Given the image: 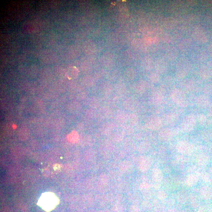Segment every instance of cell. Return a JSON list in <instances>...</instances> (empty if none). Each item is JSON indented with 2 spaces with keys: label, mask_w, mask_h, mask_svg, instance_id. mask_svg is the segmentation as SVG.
<instances>
[{
  "label": "cell",
  "mask_w": 212,
  "mask_h": 212,
  "mask_svg": "<svg viewBox=\"0 0 212 212\" xmlns=\"http://www.w3.org/2000/svg\"><path fill=\"white\" fill-rule=\"evenodd\" d=\"M59 203V200L55 194L51 192L43 193L38 200L37 205L47 212L54 210Z\"/></svg>",
  "instance_id": "1"
},
{
  "label": "cell",
  "mask_w": 212,
  "mask_h": 212,
  "mask_svg": "<svg viewBox=\"0 0 212 212\" xmlns=\"http://www.w3.org/2000/svg\"><path fill=\"white\" fill-rule=\"evenodd\" d=\"M172 100L176 105L181 107H187L188 100L186 95L181 90L176 89L173 90L170 94Z\"/></svg>",
  "instance_id": "2"
},
{
  "label": "cell",
  "mask_w": 212,
  "mask_h": 212,
  "mask_svg": "<svg viewBox=\"0 0 212 212\" xmlns=\"http://www.w3.org/2000/svg\"><path fill=\"white\" fill-rule=\"evenodd\" d=\"M196 120L193 115H185L182 120L181 124L182 129L186 133L192 131L195 128Z\"/></svg>",
  "instance_id": "3"
},
{
  "label": "cell",
  "mask_w": 212,
  "mask_h": 212,
  "mask_svg": "<svg viewBox=\"0 0 212 212\" xmlns=\"http://www.w3.org/2000/svg\"><path fill=\"white\" fill-rule=\"evenodd\" d=\"M162 121L160 118L156 116H151L147 119L145 124L149 129L153 130H159L162 126Z\"/></svg>",
  "instance_id": "4"
},
{
  "label": "cell",
  "mask_w": 212,
  "mask_h": 212,
  "mask_svg": "<svg viewBox=\"0 0 212 212\" xmlns=\"http://www.w3.org/2000/svg\"><path fill=\"white\" fill-rule=\"evenodd\" d=\"M176 149L180 153L190 155L194 151L193 145L185 141H181L177 143Z\"/></svg>",
  "instance_id": "5"
},
{
  "label": "cell",
  "mask_w": 212,
  "mask_h": 212,
  "mask_svg": "<svg viewBox=\"0 0 212 212\" xmlns=\"http://www.w3.org/2000/svg\"><path fill=\"white\" fill-rule=\"evenodd\" d=\"M99 149L102 155L106 156L111 155L113 152L114 147L111 142L105 141L101 144Z\"/></svg>",
  "instance_id": "6"
},
{
  "label": "cell",
  "mask_w": 212,
  "mask_h": 212,
  "mask_svg": "<svg viewBox=\"0 0 212 212\" xmlns=\"http://www.w3.org/2000/svg\"><path fill=\"white\" fill-rule=\"evenodd\" d=\"M152 160L149 157H145L140 160L139 169L141 171L145 173L149 170L152 165Z\"/></svg>",
  "instance_id": "7"
},
{
  "label": "cell",
  "mask_w": 212,
  "mask_h": 212,
  "mask_svg": "<svg viewBox=\"0 0 212 212\" xmlns=\"http://www.w3.org/2000/svg\"><path fill=\"white\" fill-rule=\"evenodd\" d=\"M173 137V133L169 128L163 129L159 134L158 137L160 140L166 142L169 140Z\"/></svg>",
  "instance_id": "8"
},
{
  "label": "cell",
  "mask_w": 212,
  "mask_h": 212,
  "mask_svg": "<svg viewBox=\"0 0 212 212\" xmlns=\"http://www.w3.org/2000/svg\"><path fill=\"white\" fill-rule=\"evenodd\" d=\"M119 168L121 173L128 174L131 173L133 169V165L130 161L125 160L120 164Z\"/></svg>",
  "instance_id": "9"
},
{
  "label": "cell",
  "mask_w": 212,
  "mask_h": 212,
  "mask_svg": "<svg viewBox=\"0 0 212 212\" xmlns=\"http://www.w3.org/2000/svg\"><path fill=\"white\" fill-rule=\"evenodd\" d=\"M109 177L106 175H102L99 176L98 179L97 187L99 189L104 190L105 189L107 188V185L109 184Z\"/></svg>",
  "instance_id": "10"
},
{
  "label": "cell",
  "mask_w": 212,
  "mask_h": 212,
  "mask_svg": "<svg viewBox=\"0 0 212 212\" xmlns=\"http://www.w3.org/2000/svg\"><path fill=\"white\" fill-rule=\"evenodd\" d=\"M114 129L115 126L112 123H106L102 125L101 131L104 134H111Z\"/></svg>",
  "instance_id": "11"
},
{
  "label": "cell",
  "mask_w": 212,
  "mask_h": 212,
  "mask_svg": "<svg viewBox=\"0 0 212 212\" xmlns=\"http://www.w3.org/2000/svg\"><path fill=\"white\" fill-rule=\"evenodd\" d=\"M164 96L162 93L159 92H155L151 97V101L154 105L160 104L162 102Z\"/></svg>",
  "instance_id": "12"
},
{
  "label": "cell",
  "mask_w": 212,
  "mask_h": 212,
  "mask_svg": "<svg viewBox=\"0 0 212 212\" xmlns=\"http://www.w3.org/2000/svg\"><path fill=\"white\" fill-rule=\"evenodd\" d=\"M152 177L155 182H160L163 178L162 172L158 169H154L152 171Z\"/></svg>",
  "instance_id": "13"
},
{
  "label": "cell",
  "mask_w": 212,
  "mask_h": 212,
  "mask_svg": "<svg viewBox=\"0 0 212 212\" xmlns=\"http://www.w3.org/2000/svg\"><path fill=\"white\" fill-rule=\"evenodd\" d=\"M124 134V130H118L116 131L113 132L112 135V140L115 142H119L122 140Z\"/></svg>",
  "instance_id": "14"
},
{
  "label": "cell",
  "mask_w": 212,
  "mask_h": 212,
  "mask_svg": "<svg viewBox=\"0 0 212 212\" xmlns=\"http://www.w3.org/2000/svg\"><path fill=\"white\" fill-rule=\"evenodd\" d=\"M151 145L147 142H143L140 144L138 148V151L141 153H146L150 150Z\"/></svg>",
  "instance_id": "15"
},
{
  "label": "cell",
  "mask_w": 212,
  "mask_h": 212,
  "mask_svg": "<svg viewBox=\"0 0 212 212\" xmlns=\"http://www.w3.org/2000/svg\"><path fill=\"white\" fill-rule=\"evenodd\" d=\"M208 99L204 96H200L196 99V104L200 107H205L208 104Z\"/></svg>",
  "instance_id": "16"
},
{
  "label": "cell",
  "mask_w": 212,
  "mask_h": 212,
  "mask_svg": "<svg viewBox=\"0 0 212 212\" xmlns=\"http://www.w3.org/2000/svg\"><path fill=\"white\" fill-rule=\"evenodd\" d=\"M79 138V136L78 133L75 131L72 132L67 136L68 140L72 143H75L78 142Z\"/></svg>",
  "instance_id": "17"
},
{
  "label": "cell",
  "mask_w": 212,
  "mask_h": 212,
  "mask_svg": "<svg viewBox=\"0 0 212 212\" xmlns=\"http://www.w3.org/2000/svg\"><path fill=\"white\" fill-rule=\"evenodd\" d=\"M100 115L105 117V118H109L112 115V111L111 109L107 107H103L100 109Z\"/></svg>",
  "instance_id": "18"
},
{
  "label": "cell",
  "mask_w": 212,
  "mask_h": 212,
  "mask_svg": "<svg viewBox=\"0 0 212 212\" xmlns=\"http://www.w3.org/2000/svg\"><path fill=\"white\" fill-rule=\"evenodd\" d=\"M198 182V179L194 175L191 174L188 176L186 180V183L189 186H193Z\"/></svg>",
  "instance_id": "19"
},
{
  "label": "cell",
  "mask_w": 212,
  "mask_h": 212,
  "mask_svg": "<svg viewBox=\"0 0 212 212\" xmlns=\"http://www.w3.org/2000/svg\"><path fill=\"white\" fill-rule=\"evenodd\" d=\"M146 89V85L143 83H138L135 86V90L138 93H143Z\"/></svg>",
  "instance_id": "20"
},
{
  "label": "cell",
  "mask_w": 212,
  "mask_h": 212,
  "mask_svg": "<svg viewBox=\"0 0 212 212\" xmlns=\"http://www.w3.org/2000/svg\"><path fill=\"white\" fill-rule=\"evenodd\" d=\"M187 198V195L185 191H181L178 194V198L179 201H185Z\"/></svg>",
  "instance_id": "21"
},
{
  "label": "cell",
  "mask_w": 212,
  "mask_h": 212,
  "mask_svg": "<svg viewBox=\"0 0 212 212\" xmlns=\"http://www.w3.org/2000/svg\"><path fill=\"white\" fill-rule=\"evenodd\" d=\"M140 191L143 193L149 190L150 189V186L148 183H144L140 185Z\"/></svg>",
  "instance_id": "22"
},
{
  "label": "cell",
  "mask_w": 212,
  "mask_h": 212,
  "mask_svg": "<svg viewBox=\"0 0 212 212\" xmlns=\"http://www.w3.org/2000/svg\"><path fill=\"white\" fill-rule=\"evenodd\" d=\"M130 122L133 124H135L138 121V118L136 115H130L128 118Z\"/></svg>",
  "instance_id": "23"
},
{
  "label": "cell",
  "mask_w": 212,
  "mask_h": 212,
  "mask_svg": "<svg viewBox=\"0 0 212 212\" xmlns=\"http://www.w3.org/2000/svg\"><path fill=\"white\" fill-rule=\"evenodd\" d=\"M157 196L159 199L164 200L166 198L167 194L164 191H159L157 194Z\"/></svg>",
  "instance_id": "24"
},
{
  "label": "cell",
  "mask_w": 212,
  "mask_h": 212,
  "mask_svg": "<svg viewBox=\"0 0 212 212\" xmlns=\"http://www.w3.org/2000/svg\"><path fill=\"white\" fill-rule=\"evenodd\" d=\"M159 77L158 75L154 74L152 75L151 76V80L152 82H157L159 80Z\"/></svg>",
  "instance_id": "25"
},
{
  "label": "cell",
  "mask_w": 212,
  "mask_h": 212,
  "mask_svg": "<svg viewBox=\"0 0 212 212\" xmlns=\"http://www.w3.org/2000/svg\"><path fill=\"white\" fill-rule=\"evenodd\" d=\"M138 209L137 207L133 206L130 207L129 212H138Z\"/></svg>",
  "instance_id": "26"
},
{
  "label": "cell",
  "mask_w": 212,
  "mask_h": 212,
  "mask_svg": "<svg viewBox=\"0 0 212 212\" xmlns=\"http://www.w3.org/2000/svg\"><path fill=\"white\" fill-rule=\"evenodd\" d=\"M113 212H122L120 207L116 206L114 208Z\"/></svg>",
  "instance_id": "27"
}]
</instances>
